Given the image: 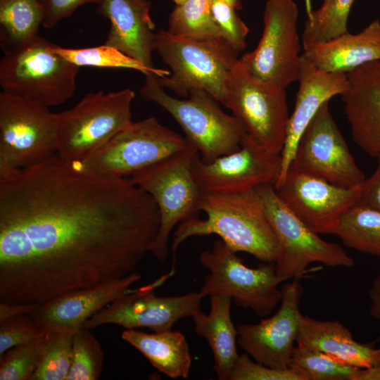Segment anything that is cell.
Segmentation results:
<instances>
[{
    "label": "cell",
    "instance_id": "obj_6",
    "mask_svg": "<svg viewBox=\"0 0 380 380\" xmlns=\"http://www.w3.org/2000/svg\"><path fill=\"white\" fill-rule=\"evenodd\" d=\"M197 149L189 144L128 177L155 201L160 227L150 252L163 262L168 256V241L172 229L186 220L197 217L203 194L192 173Z\"/></svg>",
    "mask_w": 380,
    "mask_h": 380
},
{
    "label": "cell",
    "instance_id": "obj_30",
    "mask_svg": "<svg viewBox=\"0 0 380 380\" xmlns=\"http://www.w3.org/2000/svg\"><path fill=\"white\" fill-rule=\"evenodd\" d=\"M288 368L300 380H356L362 368L316 350L295 346Z\"/></svg>",
    "mask_w": 380,
    "mask_h": 380
},
{
    "label": "cell",
    "instance_id": "obj_14",
    "mask_svg": "<svg viewBox=\"0 0 380 380\" xmlns=\"http://www.w3.org/2000/svg\"><path fill=\"white\" fill-rule=\"evenodd\" d=\"M170 271L151 284L129 289L88 319L83 325L93 329L103 324H116L126 329L148 328L155 332L172 329L178 320L191 317L201 309L198 292L175 296H158L155 291L171 277Z\"/></svg>",
    "mask_w": 380,
    "mask_h": 380
},
{
    "label": "cell",
    "instance_id": "obj_22",
    "mask_svg": "<svg viewBox=\"0 0 380 380\" xmlns=\"http://www.w3.org/2000/svg\"><path fill=\"white\" fill-rule=\"evenodd\" d=\"M99 13L108 19L110 27L105 44L118 49L156 72L158 77L170 72L153 66L155 24L150 16V5L134 0H103Z\"/></svg>",
    "mask_w": 380,
    "mask_h": 380
},
{
    "label": "cell",
    "instance_id": "obj_25",
    "mask_svg": "<svg viewBox=\"0 0 380 380\" xmlns=\"http://www.w3.org/2000/svg\"><path fill=\"white\" fill-rule=\"evenodd\" d=\"M232 298L210 296V312L201 309L192 316L196 334L206 340L214 357V370L220 380H229L239 356L236 348L238 331L231 317Z\"/></svg>",
    "mask_w": 380,
    "mask_h": 380
},
{
    "label": "cell",
    "instance_id": "obj_21",
    "mask_svg": "<svg viewBox=\"0 0 380 380\" xmlns=\"http://www.w3.org/2000/svg\"><path fill=\"white\" fill-rule=\"evenodd\" d=\"M141 277L135 272L121 279L77 290L37 305L28 315L42 329L77 331L96 313L126 293Z\"/></svg>",
    "mask_w": 380,
    "mask_h": 380
},
{
    "label": "cell",
    "instance_id": "obj_5",
    "mask_svg": "<svg viewBox=\"0 0 380 380\" xmlns=\"http://www.w3.org/2000/svg\"><path fill=\"white\" fill-rule=\"evenodd\" d=\"M57 113L39 102L0 93V179L57 153Z\"/></svg>",
    "mask_w": 380,
    "mask_h": 380
},
{
    "label": "cell",
    "instance_id": "obj_28",
    "mask_svg": "<svg viewBox=\"0 0 380 380\" xmlns=\"http://www.w3.org/2000/svg\"><path fill=\"white\" fill-rule=\"evenodd\" d=\"M75 331L56 327L42 329L35 339L37 365L30 380H66L72 357Z\"/></svg>",
    "mask_w": 380,
    "mask_h": 380
},
{
    "label": "cell",
    "instance_id": "obj_8",
    "mask_svg": "<svg viewBox=\"0 0 380 380\" xmlns=\"http://www.w3.org/2000/svg\"><path fill=\"white\" fill-rule=\"evenodd\" d=\"M134 91L90 92L72 108L57 113V154L82 161L132 121Z\"/></svg>",
    "mask_w": 380,
    "mask_h": 380
},
{
    "label": "cell",
    "instance_id": "obj_11",
    "mask_svg": "<svg viewBox=\"0 0 380 380\" xmlns=\"http://www.w3.org/2000/svg\"><path fill=\"white\" fill-rule=\"evenodd\" d=\"M223 105L251 137L281 154L289 118L286 88L256 78L239 59L227 80Z\"/></svg>",
    "mask_w": 380,
    "mask_h": 380
},
{
    "label": "cell",
    "instance_id": "obj_9",
    "mask_svg": "<svg viewBox=\"0 0 380 380\" xmlns=\"http://www.w3.org/2000/svg\"><path fill=\"white\" fill-rule=\"evenodd\" d=\"M255 189L262 201L278 243L274 265L281 283L304 277L312 262L328 267L354 265L353 259L339 244L320 238L292 213L277 196L273 184H262Z\"/></svg>",
    "mask_w": 380,
    "mask_h": 380
},
{
    "label": "cell",
    "instance_id": "obj_39",
    "mask_svg": "<svg viewBox=\"0 0 380 380\" xmlns=\"http://www.w3.org/2000/svg\"><path fill=\"white\" fill-rule=\"evenodd\" d=\"M43 9L42 25L55 27L61 20L70 17L80 6L87 4H101L103 0H39Z\"/></svg>",
    "mask_w": 380,
    "mask_h": 380
},
{
    "label": "cell",
    "instance_id": "obj_31",
    "mask_svg": "<svg viewBox=\"0 0 380 380\" xmlns=\"http://www.w3.org/2000/svg\"><path fill=\"white\" fill-rule=\"evenodd\" d=\"M354 1L324 0L318 9L308 13L302 33L303 49L348 32V19Z\"/></svg>",
    "mask_w": 380,
    "mask_h": 380
},
{
    "label": "cell",
    "instance_id": "obj_17",
    "mask_svg": "<svg viewBox=\"0 0 380 380\" xmlns=\"http://www.w3.org/2000/svg\"><path fill=\"white\" fill-rule=\"evenodd\" d=\"M363 184L341 187L305 174L290 164L283 180L274 186L288 208L317 234H333L341 215L356 205Z\"/></svg>",
    "mask_w": 380,
    "mask_h": 380
},
{
    "label": "cell",
    "instance_id": "obj_19",
    "mask_svg": "<svg viewBox=\"0 0 380 380\" xmlns=\"http://www.w3.org/2000/svg\"><path fill=\"white\" fill-rule=\"evenodd\" d=\"M299 88L293 111L289 116L286 137L281 153V170L277 183L284 178L294 158L299 139L304 130L323 103L336 95H341L348 87L347 75L322 71L313 65L303 54Z\"/></svg>",
    "mask_w": 380,
    "mask_h": 380
},
{
    "label": "cell",
    "instance_id": "obj_45",
    "mask_svg": "<svg viewBox=\"0 0 380 380\" xmlns=\"http://www.w3.org/2000/svg\"><path fill=\"white\" fill-rule=\"evenodd\" d=\"M134 1L141 5H150V3L148 0H134Z\"/></svg>",
    "mask_w": 380,
    "mask_h": 380
},
{
    "label": "cell",
    "instance_id": "obj_47",
    "mask_svg": "<svg viewBox=\"0 0 380 380\" xmlns=\"http://www.w3.org/2000/svg\"><path fill=\"white\" fill-rule=\"evenodd\" d=\"M171 1H172L176 4V6H178V5H181L184 4L187 0H171Z\"/></svg>",
    "mask_w": 380,
    "mask_h": 380
},
{
    "label": "cell",
    "instance_id": "obj_10",
    "mask_svg": "<svg viewBox=\"0 0 380 380\" xmlns=\"http://www.w3.org/2000/svg\"><path fill=\"white\" fill-rule=\"evenodd\" d=\"M236 253L217 239L211 250L200 254L199 261L209 273L198 293L203 298L213 295L227 296L236 305L251 310L258 317L269 315L282 298L274 262L251 268Z\"/></svg>",
    "mask_w": 380,
    "mask_h": 380
},
{
    "label": "cell",
    "instance_id": "obj_42",
    "mask_svg": "<svg viewBox=\"0 0 380 380\" xmlns=\"http://www.w3.org/2000/svg\"><path fill=\"white\" fill-rule=\"evenodd\" d=\"M369 297L371 302L369 314L372 317L380 319V273L371 286Z\"/></svg>",
    "mask_w": 380,
    "mask_h": 380
},
{
    "label": "cell",
    "instance_id": "obj_44",
    "mask_svg": "<svg viewBox=\"0 0 380 380\" xmlns=\"http://www.w3.org/2000/svg\"><path fill=\"white\" fill-rule=\"evenodd\" d=\"M219 1H222L234 7L236 10L241 8L240 0H219Z\"/></svg>",
    "mask_w": 380,
    "mask_h": 380
},
{
    "label": "cell",
    "instance_id": "obj_32",
    "mask_svg": "<svg viewBox=\"0 0 380 380\" xmlns=\"http://www.w3.org/2000/svg\"><path fill=\"white\" fill-rule=\"evenodd\" d=\"M212 1L187 0L176 6L170 15L167 30L196 39H222L213 18Z\"/></svg>",
    "mask_w": 380,
    "mask_h": 380
},
{
    "label": "cell",
    "instance_id": "obj_35",
    "mask_svg": "<svg viewBox=\"0 0 380 380\" xmlns=\"http://www.w3.org/2000/svg\"><path fill=\"white\" fill-rule=\"evenodd\" d=\"M211 11L222 39L239 53L246 47L248 27L237 15L236 9L222 1L213 0Z\"/></svg>",
    "mask_w": 380,
    "mask_h": 380
},
{
    "label": "cell",
    "instance_id": "obj_16",
    "mask_svg": "<svg viewBox=\"0 0 380 380\" xmlns=\"http://www.w3.org/2000/svg\"><path fill=\"white\" fill-rule=\"evenodd\" d=\"M291 164L305 174L341 187L357 186L366 179L333 118L329 101L322 105L304 130Z\"/></svg>",
    "mask_w": 380,
    "mask_h": 380
},
{
    "label": "cell",
    "instance_id": "obj_26",
    "mask_svg": "<svg viewBox=\"0 0 380 380\" xmlns=\"http://www.w3.org/2000/svg\"><path fill=\"white\" fill-rule=\"evenodd\" d=\"M121 337L168 377H188L192 358L188 342L181 331L171 329L146 334L135 329H125Z\"/></svg>",
    "mask_w": 380,
    "mask_h": 380
},
{
    "label": "cell",
    "instance_id": "obj_43",
    "mask_svg": "<svg viewBox=\"0 0 380 380\" xmlns=\"http://www.w3.org/2000/svg\"><path fill=\"white\" fill-rule=\"evenodd\" d=\"M356 380H380V370L376 368L361 369Z\"/></svg>",
    "mask_w": 380,
    "mask_h": 380
},
{
    "label": "cell",
    "instance_id": "obj_37",
    "mask_svg": "<svg viewBox=\"0 0 380 380\" xmlns=\"http://www.w3.org/2000/svg\"><path fill=\"white\" fill-rule=\"evenodd\" d=\"M42 328L28 314H21L0 322V357L8 350L34 341Z\"/></svg>",
    "mask_w": 380,
    "mask_h": 380
},
{
    "label": "cell",
    "instance_id": "obj_27",
    "mask_svg": "<svg viewBox=\"0 0 380 380\" xmlns=\"http://www.w3.org/2000/svg\"><path fill=\"white\" fill-rule=\"evenodd\" d=\"M43 20L39 0H0V41L4 53L34 40Z\"/></svg>",
    "mask_w": 380,
    "mask_h": 380
},
{
    "label": "cell",
    "instance_id": "obj_15",
    "mask_svg": "<svg viewBox=\"0 0 380 380\" xmlns=\"http://www.w3.org/2000/svg\"><path fill=\"white\" fill-rule=\"evenodd\" d=\"M281 154L258 143L247 133L240 148L210 163L198 153L191 170L203 194H236L254 190L262 184L277 183L281 170Z\"/></svg>",
    "mask_w": 380,
    "mask_h": 380
},
{
    "label": "cell",
    "instance_id": "obj_41",
    "mask_svg": "<svg viewBox=\"0 0 380 380\" xmlns=\"http://www.w3.org/2000/svg\"><path fill=\"white\" fill-rule=\"evenodd\" d=\"M37 305L0 302V322L21 314H29Z\"/></svg>",
    "mask_w": 380,
    "mask_h": 380
},
{
    "label": "cell",
    "instance_id": "obj_1",
    "mask_svg": "<svg viewBox=\"0 0 380 380\" xmlns=\"http://www.w3.org/2000/svg\"><path fill=\"white\" fill-rule=\"evenodd\" d=\"M153 198L129 178L56 154L0 179V302L40 305L135 272L157 236Z\"/></svg>",
    "mask_w": 380,
    "mask_h": 380
},
{
    "label": "cell",
    "instance_id": "obj_24",
    "mask_svg": "<svg viewBox=\"0 0 380 380\" xmlns=\"http://www.w3.org/2000/svg\"><path fill=\"white\" fill-rule=\"evenodd\" d=\"M296 343L298 347L321 351L362 369L376 367L380 357V348L355 341L337 319L319 320L301 314Z\"/></svg>",
    "mask_w": 380,
    "mask_h": 380
},
{
    "label": "cell",
    "instance_id": "obj_33",
    "mask_svg": "<svg viewBox=\"0 0 380 380\" xmlns=\"http://www.w3.org/2000/svg\"><path fill=\"white\" fill-rule=\"evenodd\" d=\"M53 49L62 58L79 67L129 68L140 71L145 75H154L158 77L153 70L106 44L80 49L64 48L54 44Z\"/></svg>",
    "mask_w": 380,
    "mask_h": 380
},
{
    "label": "cell",
    "instance_id": "obj_7",
    "mask_svg": "<svg viewBox=\"0 0 380 380\" xmlns=\"http://www.w3.org/2000/svg\"><path fill=\"white\" fill-rule=\"evenodd\" d=\"M54 44L38 36L30 43L6 52L0 61L3 91L48 107L70 99L80 68L59 56Z\"/></svg>",
    "mask_w": 380,
    "mask_h": 380
},
{
    "label": "cell",
    "instance_id": "obj_38",
    "mask_svg": "<svg viewBox=\"0 0 380 380\" xmlns=\"http://www.w3.org/2000/svg\"><path fill=\"white\" fill-rule=\"evenodd\" d=\"M229 380H300L289 368L277 369L252 360L248 353L239 355Z\"/></svg>",
    "mask_w": 380,
    "mask_h": 380
},
{
    "label": "cell",
    "instance_id": "obj_29",
    "mask_svg": "<svg viewBox=\"0 0 380 380\" xmlns=\"http://www.w3.org/2000/svg\"><path fill=\"white\" fill-rule=\"evenodd\" d=\"M333 234L357 251L380 257V212L355 205L340 217Z\"/></svg>",
    "mask_w": 380,
    "mask_h": 380
},
{
    "label": "cell",
    "instance_id": "obj_2",
    "mask_svg": "<svg viewBox=\"0 0 380 380\" xmlns=\"http://www.w3.org/2000/svg\"><path fill=\"white\" fill-rule=\"evenodd\" d=\"M199 208L206 217H194L179 224L173 234V254L190 237L215 234L235 253H249L264 262L276 261L278 243L255 189L203 194Z\"/></svg>",
    "mask_w": 380,
    "mask_h": 380
},
{
    "label": "cell",
    "instance_id": "obj_3",
    "mask_svg": "<svg viewBox=\"0 0 380 380\" xmlns=\"http://www.w3.org/2000/svg\"><path fill=\"white\" fill-rule=\"evenodd\" d=\"M155 51L172 71L156 77L160 86L184 98L203 90L224 104L227 80L239 58L222 39H196L161 30L156 33Z\"/></svg>",
    "mask_w": 380,
    "mask_h": 380
},
{
    "label": "cell",
    "instance_id": "obj_34",
    "mask_svg": "<svg viewBox=\"0 0 380 380\" xmlns=\"http://www.w3.org/2000/svg\"><path fill=\"white\" fill-rule=\"evenodd\" d=\"M103 362V350L91 329L82 327L75 331L72 363L66 380L99 379Z\"/></svg>",
    "mask_w": 380,
    "mask_h": 380
},
{
    "label": "cell",
    "instance_id": "obj_36",
    "mask_svg": "<svg viewBox=\"0 0 380 380\" xmlns=\"http://www.w3.org/2000/svg\"><path fill=\"white\" fill-rule=\"evenodd\" d=\"M37 365L35 340L15 346L0 357V379L30 380Z\"/></svg>",
    "mask_w": 380,
    "mask_h": 380
},
{
    "label": "cell",
    "instance_id": "obj_40",
    "mask_svg": "<svg viewBox=\"0 0 380 380\" xmlns=\"http://www.w3.org/2000/svg\"><path fill=\"white\" fill-rule=\"evenodd\" d=\"M372 175L363 183L357 205L380 212V157Z\"/></svg>",
    "mask_w": 380,
    "mask_h": 380
},
{
    "label": "cell",
    "instance_id": "obj_23",
    "mask_svg": "<svg viewBox=\"0 0 380 380\" xmlns=\"http://www.w3.org/2000/svg\"><path fill=\"white\" fill-rule=\"evenodd\" d=\"M319 70L346 74L380 61V20L375 19L357 34L347 32L303 49L302 53Z\"/></svg>",
    "mask_w": 380,
    "mask_h": 380
},
{
    "label": "cell",
    "instance_id": "obj_13",
    "mask_svg": "<svg viewBox=\"0 0 380 380\" xmlns=\"http://www.w3.org/2000/svg\"><path fill=\"white\" fill-rule=\"evenodd\" d=\"M298 14L293 0L267 1L260 40L253 51L239 58L254 77L284 88L298 81L302 55Z\"/></svg>",
    "mask_w": 380,
    "mask_h": 380
},
{
    "label": "cell",
    "instance_id": "obj_12",
    "mask_svg": "<svg viewBox=\"0 0 380 380\" xmlns=\"http://www.w3.org/2000/svg\"><path fill=\"white\" fill-rule=\"evenodd\" d=\"M189 144L185 137L150 117L132 122L80 162L97 175L128 178Z\"/></svg>",
    "mask_w": 380,
    "mask_h": 380
},
{
    "label": "cell",
    "instance_id": "obj_48",
    "mask_svg": "<svg viewBox=\"0 0 380 380\" xmlns=\"http://www.w3.org/2000/svg\"><path fill=\"white\" fill-rule=\"evenodd\" d=\"M374 368L378 369L380 370V357H379V362L377 364V366L376 367H374Z\"/></svg>",
    "mask_w": 380,
    "mask_h": 380
},
{
    "label": "cell",
    "instance_id": "obj_4",
    "mask_svg": "<svg viewBox=\"0 0 380 380\" xmlns=\"http://www.w3.org/2000/svg\"><path fill=\"white\" fill-rule=\"evenodd\" d=\"M156 77L146 75L141 95L170 114L203 161L210 163L240 148L246 134L243 125L224 113L214 97L203 90H195L186 98H175L159 85Z\"/></svg>",
    "mask_w": 380,
    "mask_h": 380
},
{
    "label": "cell",
    "instance_id": "obj_20",
    "mask_svg": "<svg viewBox=\"0 0 380 380\" xmlns=\"http://www.w3.org/2000/svg\"><path fill=\"white\" fill-rule=\"evenodd\" d=\"M341 94L344 112L355 142L374 158L380 157V61L347 74Z\"/></svg>",
    "mask_w": 380,
    "mask_h": 380
},
{
    "label": "cell",
    "instance_id": "obj_18",
    "mask_svg": "<svg viewBox=\"0 0 380 380\" xmlns=\"http://www.w3.org/2000/svg\"><path fill=\"white\" fill-rule=\"evenodd\" d=\"M281 291L280 306L275 314L255 324L239 325L237 343L256 362L287 369L299 331L303 288L294 279L285 284Z\"/></svg>",
    "mask_w": 380,
    "mask_h": 380
},
{
    "label": "cell",
    "instance_id": "obj_46",
    "mask_svg": "<svg viewBox=\"0 0 380 380\" xmlns=\"http://www.w3.org/2000/svg\"><path fill=\"white\" fill-rule=\"evenodd\" d=\"M305 4H306L307 12L308 13L310 12V11H312L311 5H310V0H305Z\"/></svg>",
    "mask_w": 380,
    "mask_h": 380
}]
</instances>
